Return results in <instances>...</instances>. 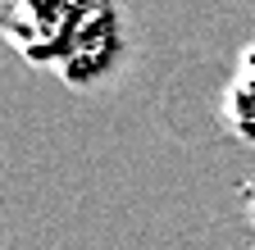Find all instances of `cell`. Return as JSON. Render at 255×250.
Instances as JSON below:
<instances>
[{"label":"cell","instance_id":"cell-1","mask_svg":"<svg viewBox=\"0 0 255 250\" xmlns=\"http://www.w3.org/2000/svg\"><path fill=\"white\" fill-rule=\"evenodd\" d=\"M78 23H82V9H69V5H9V9H0V32L32 64L69 55Z\"/></svg>","mask_w":255,"mask_h":250},{"label":"cell","instance_id":"cell-2","mask_svg":"<svg viewBox=\"0 0 255 250\" xmlns=\"http://www.w3.org/2000/svg\"><path fill=\"white\" fill-rule=\"evenodd\" d=\"M223 123L237 141H251L255 146V46L242 50L237 69H233V82L223 91Z\"/></svg>","mask_w":255,"mask_h":250}]
</instances>
